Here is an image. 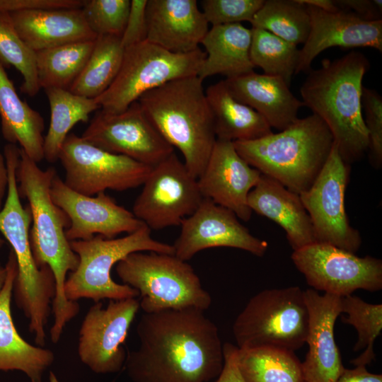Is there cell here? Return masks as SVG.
I'll return each mask as SVG.
<instances>
[{
	"instance_id": "7bdbcfd3",
	"label": "cell",
	"mask_w": 382,
	"mask_h": 382,
	"mask_svg": "<svg viewBox=\"0 0 382 382\" xmlns=\"http://www.w3.org/2000/svg\"><path fill=\"white\" fill-rule=\"evenodd\" d=\"M340 8L351 11L366 21L382 20L381 0H334Z\"/></svg>"
},
{
	"instance_id": "8992f818",
	"label": "cell",
	"mask_w": 382,
	"mask_h": 382,
	"mask_svg": "<svg viewBox=\"0 0 382 382\" xmlns=\"http://www.w3.org/2000/svg\"><path fill=\"white\" fill-rule=\"evenodd\" d=\"M333 142L327 125L312 114L298 118L278 133L233 144L250 166L300 195L316 180Z\"/></svg>"
},
{
	"instance_id": "9a60e30c",
	"label": "cell",
	"mask_w": 382,
	"mask_h": 382,
	"mask_svg": "<svg viewBox=\"0 0 382 382\" xmlns=\"http://www.w3.org/2000/svg\"><path fill=\"white\" fill-rule=\"evenodd\" d=\"M81 137L112 154L154 167L174 152L136 101L125 110L97 112Z\"/></svg>"
},
{
	"instance_id": "484cf974",
	"label": "cell",
	"mask_w": 382,
	"mask_h": 382,
	"mask_svg": "<svg viewBox=\"0 0 382 382\" xmlns=\"http://www.w3.org/2000/svg\"><path fill=\"white\" fill-rule=\"evenodd\" d=\"M20 37L35 52L79 41L95 40L81 8L9 13Z\"/></svg>"
},
{
	"instance_id": "30bf717a",
	"label": "cell",
	"mask_w": 382,
	"mask_h": 382,
	"mask_svg": "<svg viewBox=\"0 0 382 382\" xmlns=\"http://www.w3.org/2000/svg\"><path fill=\"white\" fill-rule=\"evenodd\" d=\"M205 57L200 47L178 54L146 40L125 48L117 77L96 99L102 110L121 112L146 92L173 80L197 76Z\"/></svg>"
},
{
	"instance_id": "f1b7e54d",
	"label": "cell",
	"mask_w": 382,
	"mask_h": 382,
	"mask_svg": "<svg viewBox=\"0 0 382 382\" xmlns=\"http://www.w3.org/2000/svg\"><path fill=\"white\" fill-rule=\"evenodd\" d=\"M205 93L213 117L216 140L250 141L272 133L261 115L231 95L225 80L210 85Z\"/></svg>"
},
{
	"instance_id": "836d02e7",
	"label": "cell",
	"mask_w": 382,
	"mask_h": 382,
	"mask_svg": "<svg viewBox=\"0 0 382 382\" xmlns=\"http://www.w3.org/2000/svg\"><path fill=\"white\" fill-rule=\"evenodd\" d=\"M295 45L303 44L310 31L306 5L298 0H266L250 22Z\"/></svg>"
},
{
	"instance_id": "ac0fdd59",
	"label": "cell",
	"mask_w": 382,
	"mask_h": 382,
	"mask_svg": "<svg viewBox=\"0 0 382 382\" xmlns=\"http://www.w3.org/2000/svg\"><path fill=\"white\" fill-rule=\"evenodd\" d=\"M50 192L54 203L69 219L66 230L69 241H86L95 236L115 238L123 233H132L144 224L105 192L94 196L80 194L69 187L57 174Z\"/></svg>"
},
{
	"instance_id": "8fae6325",
	"label": "cell",
	"mask_w": 382,
	"mask_h": 382,
	"mask_svg": "<svg viewBox=\"0 0 382 382\" xmlns=\"http://www.w3.org/2000/svg\"><path fill=\"white\" fill-rule=\"evenodd\" d=\"M58 160L65 171V184L87 196L106 190L125 191L139 187L152 168L100 149L74 133L69 134L64 141Z\"/></svg>"
},
{
	"instance_id": "d6986e66",
	"label": "cell",
	"mask_w": 382,
	"mask_h": 382,
	"mask_svg": "<svg viewBox=\"0 0 382 382\" xmlns=\"http://www.w3.org/2000/svg\"><path fill=\"white\" fill-rule=\"evenodd\" d=\"M306 7L310 17V31L299 50L295 74L308 73L314 59L332 47H369L382 52V20L366 21L343 9L329 12Z\"/></svg>"
},
{
	"instance_id": "6da1fadb",
	"label": "cell",
	"mask_w": 382,
	"mask_h": 382,
	"mask_svg": "<svg viewBox=\"0 0 382 382\" xmlns=\"http://www.w3.org/2000/svg\"><path fill=\"white\" fill-rule=\"evenodd\" d=\"M139 347L124 365L134 382H209L224 366L217 326L195 308L144 313L137 326Z\"/></svg>"
},
{
	"instance_id": "f546056e",
	"label": "cell",
	"mask_w": 382,
	"mask_h": 382,
	"mask_svg": "<svg viewBox=\"0 0 382 382\" xmlns=\"http://www.w3.org/2000/svg\"><path fill=\"white\" fill-rule=\"evenodd\" d=\"M45 91L50 108V123L44 137V154L48 162L55 163L69 131L76 124L86 122L89 115L100 106L96 98L79 96L69 90L48 88Z\"/></svg>"
},
{
	"instance_id": "4fadbf2b",
	"label": "cell",
	"mask_w": 382,
	"mask_h": 382,
	"mask_svg": "<svg viewBox=\"0 0 382 382\" xmlns=\"http://www.w3.org/2000/svg\"><path fill=\"white\" fill-rule=\"evenodd\" d=\"M291 258L314 290L341 297L364 289H382V261L355 253L332 245L316 242L294 250Z\"/></svg>"
},
{
	"instance_id": "d6a6232c",
	"label": "cell",
	"mask_w": 382,
	"mask_h": 382,
	"mask_svg": "<svg viewBox=\"0 0 382 382\" xmlns=\"http://www.w3.org/2000/svg\"><path fill=\"white\" fill-rule=\"evenodd\" d=\"M95 40L71 42L35 52L40 88L69 90L86 65Z\"/></svg>"
},
{
	"instance_id": "74e56055",
	"label": "cell",
	"mask_w": 382,
	"mask_h": 382,
	"mask_svg": "<svg viewBox=\"0 0 382 382\" xmlns=\"http://www.w3.org/2000/svg\"><path fill=\"white\" fill-rule=\"evenodd\" d=\"M130 3V0H88L81 10L88 26L96 36L122 37Z\"/></svg>"
},
{
	"instance_id": "681fc988",
	"label": "cell",
	"mask_w": 382,
	"mask_h": 382,
	"mask_svg": "<svg viewBox=\"0 0 382 382\" xmlns=\"http://www.w3.org/2000/svg\"><path fill=\"white\" fill-rule=\"evenodd\" d=\"M49 381L50 382H59L56 376V375L52 372L50 371L49 374Z\"/></svg>"
},
{
	"instance_id": "e0dca14e",
	"label": "cell",
	"mask_w": 382,
	"mask_h": 382,
	"mask_svg": "<svg viewBox=\"0 0 382 382\" xmlns=\"http://www.w3.org/2000/svg\"><path fill=\"white\" fill-rule=\"evenodd\" d=\"M173 245L174 255L187 261L201 250L218 247L241 249L262 257L266 241L253 236L231 210L204 198L196 211L184 219Z\"/></svg>"
},
{
	"instance_id": "ee69618b",
	"label": "cell",
	"mask_w": 382,
	"mask_h": 382,
	"mask_svg": "<svg viewBox=\"0 0 382 382\" xmlns=\"http://www.w3.org/2000/svg\"><path fill=\"white\" fill-rule=\"evenodd\" d=\"M238 347L226 342L223 345L224 366L214 382H246L241 375L236 360Z\"/></svg>"
},
{
	"instance_id": "7402d4cb",
	"label": "cell",
	"mask_w": 382,
	"mask_h": 382,
	"mask_svg": "<svg viewBox=\"0 0 382 382\" xmlns=\"http://www.w3.org/2000/svg\"><path fill=\"white\" fill-rule=\"evenodd\" d=\"M146 40L170 52L199 48L209 23L196 0H147Z\"/></svg>"
},
{
	"instance_id": "ab89813d",
	"label": "cell",
	"mask_w": 382,
	"mask_h": 382,
	"mask_svg": "<svg viewBox=\"0 0 382 382\" xmlns=\"http://www.w3.org/2000/svg\"><path fill=\"white\" fill-rule=\"evenodd\" d=\"M361 106L369 137V162L374 168L379 169L382 166V97L376 90L363 86Z\"/></svg>"
},
{
	"instance_id": "d4e9b609",
	"label": "cell",
	"mask_w": 382,
	"mask_h": 382,
	"mask_svg": "<svg viewBox=\"0 0 382 382\" xmlns=\"http://www.w3.org/2000/svg\"><path fill=\"white\" fill-rule=\"evenodd\" d=\"M231 95L261 115L270 127L283 130L298 117L303 106L280 77L257 74L254 71L225 79Z\"/></svg>"
},
{
	"instance_id": "cb8c5ba5",
	"label": "cell",
	"mask_w": 382,
	"mask_h": 382,
	"mask_svg": "<svg viewBox=\"0 0 382 382\" xmlns=\"http://www.w3.org/2000/svg\"><path fill=\"white\" fill-rule=\"evenodd\" d=\"M250 209L279 225L294 250L316 242L311 218L299 194L261 174L248 196Z\"/></svg>"
},
{
	"instance_id": "b9f144b4",
	"label": "cell",
	"mask_w": 382,
	"mask_h": 382,
	"mask_svg": "<svg viewBox=\"0 0 382 382\" xmlns=\"http://www.w3.org/2000/svg\"><path fill=\"white\" fill-rule=\"evenodd\" d=\"M83 0H0V12L81 8Z\"/></svg>"
},
{
	"instance_id": "60d3db41",
	"label": "cell",
	"mask_w": 382,
	"mask_h": 382,
	"mask_svg": "<svg viewBox=\"0 0 382 382\" xmlns=\"http://www.w3.org/2000/svg\"><path fill=\"white\" fill-rule=\"evenodd\" d=\"M147 0H132L127 23L121 37L124 48L146 39Z\"/></svg>"
},
{
	"instance_id": "277c9868",
	"label": "cell",
	"mask_w": 382,
	"mask_h": 382,
	"mask_svg": "<svg viewBox=\"0 0 382 382\" xmlns=\"http://www.w3.org/2000/svg\"><path fill=\"white\" fill-rule=\"evenodd\" d=\"M137 101L164 139L182 153L185 166L197 179L216 141L203 81L197 76L173 80Z\"/></svg>"
},
{
	"instance_id": "3957f363",
	"label": "cell",
	"mask_w": 382,
	"mask_h": 382,
	"mask_svg": "<svg viewBox=\"0 0 382 382\" xmlns=\"http://www.w3.org/2000/svg\"><path fill=\"white\" fill-rule=\"evenodd\" d=\"M370 63L352 50L335 59H324L311 69L300 88L303 106L327 125L342 160L350 165L368 151L369 137L362 115V80Z\"/></svg>"
},
{
	"instance_id": "4316f807",
	"label": "cell",
	"mask_w": 382,
	"mask_h": 382,
	"mask_svg": "<svg viewBox=\"0 0 382 382\" xmlns=\"http://www.w3.org/2000/svg\"><path fill=\"white\" fill-rule=\"evenodd\" d=\"M250 42L251 29L241 23L212 26L201 42L206 57L197 76L203 81L221 74L228 79L253 71Z\"/></svg>"
},
{
	"instance_id": "83f0119b",
	"label": "cell",
	"mask_w": 382,
	"mask_h": 382,
	"mask_svg": "<svg viewBox=\"0 0 382 382\" xmlns=\"http://www.w3.org/2000/svg\"><path fill=\"white\" fill-rule=\"evenodd\" d=\"M0 117L1 133L9 144H18L37 163L45 158L42 115L21 99L0 63Z\"/></svg>"
},
{
	"instance_id": "c3c4849f",
	"label": "cell",
	"mask_w": 382,
	"mask_h": 382,
	"mask_svg": "<svg viewBox=\"0 0 382 382\" xmlns=\"http://www.w3.org/2000/svg\"><path fill=\"white\" fill-rule=\"evenodd\" d=\"M6 275V270L0 262V291L4 285Z\"/></svg>"
},
{
	"instance_id": "e575fe53",
	"label": "cell",
	"mask_w": 382,
	"mask_h": 382,
	"mask_svg": "<svg viewBox=\"0 0 382 382\" xmlns=\"http://www.w3.org/2000/svg\"><path fill=\"white\" fill-rule=\"evenodd\" d=\"M250 59L264 74L282 78L289 86L295 74L299 49L272 33L251 28Z\"/></svg>"
},
{
	"instance_id": "7c38bea8",
	"label": "cell",
	"mask_w": 382,
	"mask_h": 382,
	"mask_svg": "<svg viewBox=\"0 0 382 382\" xmlns=\"http://www.w3.org/2000/svg\"><path fill=\"white\" fill-rule=\"evenodd\" d=\"M203 199L197 179L173 152L151 168L132 212L151 230H161L180 226Z\"/></svg>"
},
{
	"instance_id": "7dc6e473",
	"label": "cell",
	"mask_w": 382,
	"mask_h": 382,
	"mask_svg": "<svg viewBox=\"0 0 382 382\" xmlns=\"http://www.w3.org/2000/svg\"><path fill=\"white\" fill-rule=\"evenodd\" d=\"M306 6H313L325 11L335 12L340 8L336 5L334 0H298Z\"/></svg>"
},
{
	"instance_id": "9c48e42d",
	"label": "cell",
	"mask_w": 382,
	"mask_h": 382,
	"mask_svg": "<svg viewBox=\"0 0 382 382\" xmlns=\"http://www.w3.org/2000/svg\"><path fill=\"white\" fill-rule=\"evenodd\" d=\"M308 328L304 291L293 286L256 294L236 317L232 330L239 349L272 347L295 352L306 343Z\"/></svg>"
},
{
	"instance_id": "5b68a950",
	"label": "cell",
	"mask_w": 382,
	"mask_h": 382,
	"mask_svg": "<svg viewBox=\"0 0 382 382\" xmlns=\"http://www.w3.org/2000/svg\"><path fill=\"white\" fill-rule=\"evenodd\" d=\"M8 171V188L0 210V233L10 244L17 264V276L13 295L16 304L29 320V331L37 346L45 345V326L52 312L56 285L47 265L39 267L34 259L29 239L32 222L29 206H23L18 190L16 169L20 148L16 144L4 146Z\"/></svg>"
},
{
	"instance_id": "f907efd6",
	"label": "cell",
	"mask_w": 382,
	"mask_h": 382,
	"mask_svg": "<svg viewBox=\"0 0 382 382\" xmlns=\"http://www.w3.org/2000/svg\"><path fill=\"white\" fill-rule=\"evenodd\" d=\"M5 243V239L2 238L1 234L0 233V248L3 247Z\"/></svg>"
},
{
	"instance_id": "5bb4252c",
	"label": "cell",
	"mask_w": 382,
	"mask_h": 382,
	"mask_svg": "<svg viewBox=\"0 0 382 382\" xmlns=\"http://www.w3.org/2000/svg\"><path fill=\"white\" fill-rule=\"evenodd\" d=\"M350 165L333 142L330 155L311 187L299 195L314 229L316 242L355 253L361 244L359 232L349 221L345 195Z\"/></svg>"
},
{
	"instance_id": "d590c367",
	"label": "cell",
	"mask_w": 382,
	"mask_h": 382,
	"mask_svg": "<svg viewBox=\"0 0 382 382\" xmlns=\"http://www.w3.org/2000/svg\"><path fill=\"white\" fill-rule=\"evenodd\" d=\"M341 303L342 313L347 315L342 318V321L352 325L357 332V341L353 350L364 349L363 353L350 363L355 366L369 364L376 357L374 341L382 330V304L367 303L352 294L342 297Z\"/></svg>"
},
{
	"instance_id": "603a6c76",
	"label": "cell",
	"mask_w": 382,
	"mask_h": 382,
	"mask_svg": "<svg viewBox=\"0 0 382 382\" xmlns=\"http://www.w3.org/2000/svg\"><path fill=\"white\" fill-rule=\"evenodd\" d=\"M6 279L0 291V371H21L30 382H42L45 371L54 360V353L33 345L18 333L13 320L11 302L17 276V264L10 250Z\"/></svg>"
},
{
	"instance_id": "8d00e7d4",
	"label": "cell",
	"mask_w": 382,
	"mask_h": 382,
	"mask_svg": "<svg viewBox=\"0 0 382 382\" xmlns=\"http://www.w3.org/2000/svg\"><path fill=\"white\" fill-rule=\"evenodd\" d=\"M0 63L14 66L23 76L21 91L29 96L40 88L36 66V53L20 37L9 13L0 12Z\"/></svg>"
},
{
	"instance_id": "44dd1931",
	"label": "cell",
	"mask_w": 382,
	"mask_h": 382,
	"mask_svg": "<svg viewBox=\"0 0 382 382\" xmlns=\"http://www.w3.org/2000/svg\"><path fill=\"white\" fill-rule=\"evenodd\" d=\"M308 312L306 343L308 351L302 364L305 382H335L345 370L334 337V327L342 313L341 296L316 290L304 291Z\"/></svg>"
},
{
	"instance_id": "f6af8a7d",
	"label": "cell",
	"mask_w": 382,
	"mask_h": 382,
	"mask_svg": "<svg viewBox=\"0 0 382 382\" xmlns=\"http://www.w3.org/2000/svg\"><path fill=\"white\" fill-rule=\"evenodd\" d=\"M335 382H382V374L371 373L366 366L345 369Z\"/></svg>"
},
{
	"instance_id": "1f68e13d",
	"label": "cell",
	"mask_w": 382,
	"mask_h": 382,
	"mask_svg": "<svg viewBox=\"0 0 382 382\" xmlns=\"http://www.w3.org/2000/svg\"><path fill=\"white\" fill-rule=\"evenodd\" d=\"M124 52L121 37L97 36L86 65L69 91L88 98L100 96L117 77Z\"/></svg>"
},
{
	"instance_id": "f35d334b",
	"label": "cell",
	"mask_w": 382,
	"mask_h": 382,
	"mask_svg": "<svg viewBox=\"0 0 382 382\" xmlns=\"http://www.w3.org/2000/svg\"><path fill=\"white\" fill-rule=\"evenodd\" d=\"M265 0H203L202 11L212 26L251 22Z\"/></svg>"
},
{
	"instance_id": "ffe728a7",
	"label": "cell",
	"mask_w": 382,
	"mask_h": 382,
	"mask_svg": "<svg viewBox=\"0 0 382 382\" xmlns=\"http://www.w3.org/2000/svg\"><path fill=\"white\" fill-rule=\"evenodd\" d=\"M260 176L238 154L233 142L216 140L197 183L204 198L231 210L238 218L247 221L253 212L248 196Z\"/></svg>"
},
{
	"instance_id": "ba28073f",
	"label": "cell",
	"mask_w": 382,
	"mask_h": 382,
	"mask_svg": "<svg viewBox=\"0 0 382 382\" xmlns=\"http://www.w3.org/2000/svg\"><path fill=\"white\" fill-rule=\"evenodd\" d=\"M151 230L144 224L137 231L121 238H105L95 236L86 241H70L71 249L78 255L76 269L69 272L64 284L67 300H120L136 298L139 292L111 277L114 265L129 254L139 251L174 254L173 245L151 237Z\"/></svg>"
},
{
	"instance_id": "52a82bcc",
	"label": "cell",
	"mask_w": 382,
	"mask_h": 382,
	"mask_svg": "<svg viewBox=\"0 0 382 382\" xmlns=\"http://www.w3.org/2000/svg\"><path fill=\"white\" fill-rule=\"evenodd\" d=\"M123 284L139 292L144 313L195 308L205 311L212 297L192 267L174 254L139 251L116 264Z\"/></svg>"
},
{
	"instance_id": "2e32d148",
	"label": "cell",
	"mask_w": 382,
	"mask_h": 382,
	"mask_svg": "<svg viewBox=\"0 0 382 382\" xmlns=\"http://www.w3.org/2000/svg\"><path fill=\"white\" fill-rule=\"evenodd\" d=\"M139 308L136 298L110 300L105 308L100 301L91 306L79 330L82 363L96 374L119 372L127 358L123 345Z\"/></svg>"
},
{
	"instance_id": "4dcf8cb0",
	"label": "cell",
	"mask_w": 382,
	"mask_h": 382,
	"mask_svg": "<svg viewBox=\"0 0 382 382\" xmlns=\"http://www.w3.org/2000/svg\"><path fill=\"white\" fill-rule=\"evenodd\" d=\"M236 360L246 382H305L302 364L293 351L272 347L238 348Z\"/></svg>"
},
{
	"instance_id": "bcb514c9",
	"label": "cell",
	"mask_w": 382,
	"mask_h": 382,
	"mask_svg": "<svg viewBox=\"0 0 382 382\" xmlns=\"http://www.w3.org/2000/svg\"><path fill=\"white\" fill-rule=\"evenodd\" d=\"M8 171L5 157L0 153V210L1 209L7 193Z\"/></svg>"
},
{
	"instance_id": "7a4b0ae2",
	"label": "cell",
	"mask_w": 382,
	"mask_h": 382,
	"mask_svg": "<svg viewBox=\"0 0 382 382\" xmlns=\"http://www.w3.org/2000/svg\"><path fill=\"white\" fill-rule=\"evenodd\" d=\"M56 175L54 167L42 170L20 149L16 178L19 195L28 200L31 212V250L37 266L47 265L55 279L56 293L52 303L54 323L50 330L53 343L58 342L66 325L80 309L76 301L67 300L64 294L67 274L76 269L79 259L66 236L69 219L52 199L51 186Z\"/></svg>"
}]
</instances>
